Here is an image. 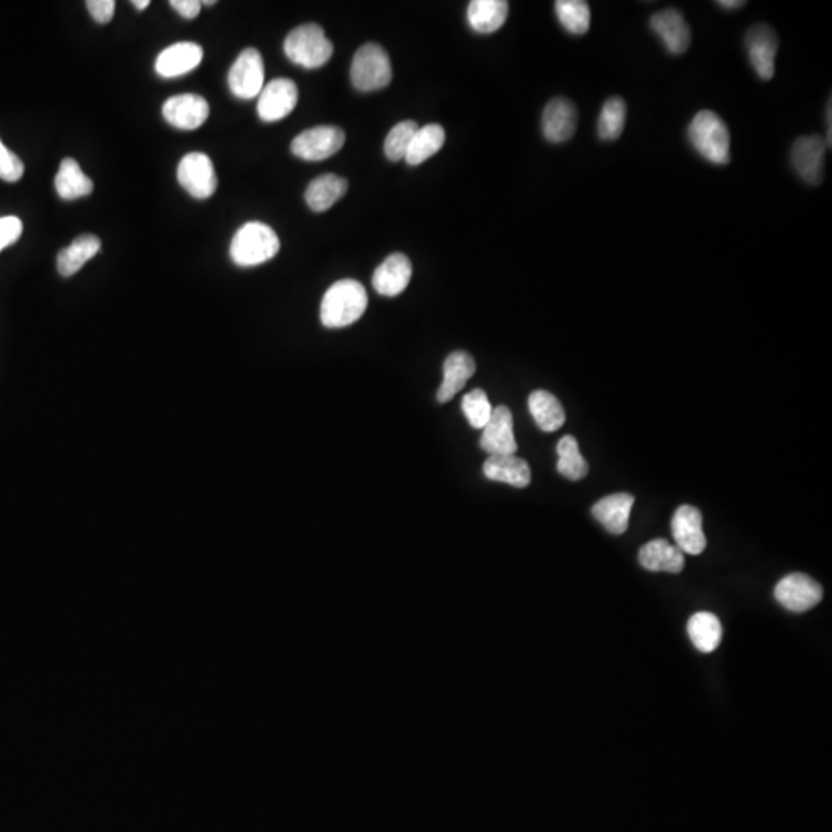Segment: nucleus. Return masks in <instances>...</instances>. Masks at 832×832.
I'll return each instance as SVG.
<instances>
[{
    "label": "nucleus",
    "mask_w": 832,
    "mask_h": 832,
    "mask_svg": "<svg viewBox=\"0 0 832 832\" xmlns=\"http://www.w3.org/2000/svg\"><path fill=\"white\" fill-rule=\"evenodd\" d=\"M634 501V497L629 494L609 495V497L601 498L592 507V515L603 524L606 531L614 535H621L628 529Z\"/></svg>",
    "instance_id": "4be33fe9"
},
{
    "label": "nucleus",
    "mask_w": 832,
    "mask_h": 832,
    "mask_svg": "<svg viewBox=\"0 0 832 832\" xmlns=\"http://www.w3.org/2000/svg\"><path fill=\"white\" fill-rule=\"evenodd\" d=\"M281 249L275 230L262 222H247L233 236L230 258L239 267H255L270 261Z\"/></svg>",
    "instance_id": "7ed1b4c3"
},
{
    "label": "nucleus",
    "mask_w": 832,
    "mask_h": 832,
    "mask_svg": "<svg viewBox=\"0 0 832 832\" xmlns=\"http://www.w3.org/2000/svg\"><path fill=\"white\" fill-rule=\"evenodd\" d=\"M412 262L403 253H392L373 273V289L383 296H398L409 286Z\"/></svg>",
    "instance_id": "6ab92c4d"
},
{
    "label": "nucleus",
    "mask_w": 832,
    "mask_h": 832,
    "mask_svg": "<svg viewBox=\"0 0 832 832\" xmlns=\"http://www.w3.org/2000/svg\"><path fill=\"white\" fill-rule=\"evenodd\" d=\"M443 370L444 380L440 390H438L437 398L440 403H447L460 390H463L467 381L474 376L477 366H475L474 358L469 353L453 352L444 361Z\"/></svg>",
    "instance_id": "5701e85b"
},
{
    "label": "nucleus",
    "mask_w": 832,
    "mask_h": 832,
    "mask_svg": "<svg viewBox=\"0 0 832 832\" xmlns=\"http://www.w3.org/2000/svg\"><path fill=\"white\" fill-rule=\"evenodd\" d=\"M101 250V239L94 235H82L74 239L67 249L62 250L58 256V270L62 276L68 278L78 273L85 262L93 259Z\"/></svg>",
    "instance_id": "bb28decb"
},
{
    "label": "nucleus",
    "mask_w": 832,
    "mask_h": 832,
    "mask_svg": "<svg viewBox=\"0 0 832 832\" xmlns=\"http://www.w3.org/2000/svg\"><path fill=\"white\" fill-rule=\"evenodd\" d=\"M555 13L567 33L581 36L591 28V8L583 0H558L555 2Z\"/></svg>",
    "instance_id": "2f4dec72"
},
{
    "label": "nucleus",
    "mask_w": 832,
    "mask_h": 832,
    "mask_svg": "<svg viewBox=\"0 0 832 832\" xmlns=\"http://www.w3.org/2000/svg\"><path fill=\"white\" fill-rule=\"evenodd\" d=\"M284 53L293 64L315 70L332 59L333 44L319 25L306 24L290 31L284 42Z\"/></svg>",
    "instance_id": "20e7f679"
},
{
    "label": "nucleus",
    "mask_w": 832,
    "mask_h": 832,
    "mask_svg": "<svg viewBox=\"0 0 832 832\" xmlns=\"http://www.w3.org/2000/svg\"><path fill=\"white\" fill-rule=\"evenodd\" d=\"M170 5L185 19H195L202 7L199 0H172Z\"/></svg>",
    "instance_id": "58836bf2"
},
{
    "label": "nucleus",
    "mask_w": 832,
    "mask_h": 832,
    "mask_svg": "<svg viewBox=\"0 0 832 832\" xmlns=\"http://www.w3.org/2000/svg\"><path fill=\"white\" fill-rule=\"evenodd\" d=\"M346 142V133L332 125H319L299 133L292 141L293 155L304 161L316 162L332 158Z\"/></svg>",
    "instance_id": "423d86ee"
},
{
    "label": "nucleus",
    "mask_w": 832,
    "mask_h": 832,
    "mask_svg": "<svg viewBox=\"0 0 832 832\" xmlns=\"http://www.w3.org/2000/svg\"><path fill=\"white\" fill-rule=\"evenodd\" d=\"M509 4L506 0H472L467 8L470 28L480 34H492L506 24Z\"/></svg>",
    "instance_id": "b1692460"
},
{
    "label": "nucleus",
    "mask_w": 832,
    "mask_h": 832,
    "mask_svg": "<svg viewBox=\"0 0 832 832\" xmlns=\"http://www.w3.org/2000/svg\"><path fill=\"white\" fill-rule=\"evenodd\" d=\"M558 464L557 469L567 480H583L589 472L588 461L581 455L577 440L571 435L563 437L557 446Z\"/></svg>",
    "instance_id": "473e14b6"
},
{
    "label": "nucleus",
    "mask_w": 832,
    "mask_h": 832,
    "mask_svg": "<svg viewBox=\"0 0 832 832\" xmlns=\"http://www.w3.org/2000/svg\"><path fill=\"white\" fill-rule=\"evenodd\" d=\"M688 138L694 150L714 165L731 161V135L728 125L714 111L703 110L692 119Z\"/></svg>",
    "instance_id": "f03ea898"
},
{
    "label": "nucleus",
    "mask_w": 832,
    "mask_h": 832,
    "mask_svg": "<svg viewBox=\"0 0 832 832\" xmlns=\"http://www.w3.org/2000/svg\"><path fill=\"white\" fill-rule=\"evenodd\" d=\"M392 76V62L381 45L366 44L356 51L350 67V79L356 90L363 93L383 90L392 82Z\"/></svg>",
    "instance_id": "39448f33"
},
{
    "label": "nucleus",
    "mask_w": 832,
    "mask_h": 832,
    "mask_svg": "<svg viewBox=\"0 0 832 832\" xmlns=\"http://www.w3.org/2000/svg\"><path fill=\"white\" fill-rule=\"evenodd\" d=\"M178 181L188 195L196 199H207L218 188V176L212 159L204 153H188L178 165Z\"/></svg>",
    "instance_id": "0eeeda50"
},
{
    "label": "nucleus",
    "mask_w": 832,
    "mask_h": 832,
    "mask_svg": "<svg viewBox=\"0 0 832 832\" xmlns=\"http://www.w3.org/2000/svg\"><path fill=\"white\" fill-rule=\"evenodd\" d=\"M484 475L492 481L524 489L532 480L531 467L517 455H494L483 466Z\"/></svg>",
    "instance_id": "aec40b11"
},
{
    "label": "nucleus",
    "mask_w": 832,
    "mask_h": 832,
    "mask_svg": "<svg viewBox=\"0 0 832 832\" xmlns=\"http://www.w3.org/2000/svg\"><path fill=\"white\" fill-rule=\"evenodd\" d=\"M688 635L698 651L711 654L722 641V623L711 612H697L689 618Z\"/></svg>",
    "instance_id": "c85d7f7f"
},
{
    "label": "nucleus",
    "mask_w": 832,
    "mask_h": 832,
    "mask_svg": "<svg viewBox=\"0 0 832 832\" xmlns=\"http://www.w3.org/2000/svg\"><path fill=\"white\" fill-rule=\"evenodd\" d=\"M418 124L415 121H403L396 124L392 130L389 131L386 141H384V153H386L389 161H401L406 158L407 150H409L410 142L413 136L418 131Z\"/></svg>",
    "instance_id": "72a5a7b5"
},
{
    "label": "nucleus",
    "mask_w": 832,
    "mask_h": 832,
    "mask_svg": "<svg viewBox=\"0 0 832 832\" xmlns=\"http://www.w3.org/2000/svg\"><path fill=\"white\" fill-rule=\"evenodd\" d=\"M369 304V296L361 282L343 279L327 290L321 302V323L327 329H343L356 323Z\"/></svg>",
    "instance_id": "f257e3e1"
},
{
    "label": "nucleus",
    "mask_w": 832,
    "mask_h": 832,
    "mask_svg": "<svg viewBox=\"0 0 832 832\" xmlns=\"http://www.w3.org/2000/svg\"><path fill=\"white\" fill-rule=\"evenodd\" d=\"M672 535L683 554H702L706 549V537L700 510L694 506L678 507L672 518Z\"/></svg>",
    "instance_id": "f3484780"
},
{
    "label": "nucleus",
    "mask_w": 832,
    "mask_h": 832,
    "mask_svg": "<svg viewBox=\"0 0 832 832\" xmlns=\"http://www.w3.org/2000/svg\"><path fill=\"white\" fill-rule=\"evenodd\" d=\"M641 566L652 572H669L678 574L685 567V555L677 546L666 540H652L641 547L638 554Z\"/></svg>",
    "instance_id": "412c9836"
},
{
    "label": "nucleus",
    "mask_w": 832,
    "mask_h": 832,
    "mask_svg": "<svg viewBox=\"0 0 832 832\" xmlns=\"http://www.w3.org/2000/svg\"><path fill=\"white\" fill-rule=\"evenodd\" d=\"M229 87L236 98L253 99L264 88V61L256 48H245L229 71Z\"/></svg>",
    "instance_id": "6e6552de"
},
{
    "label": "nucleus",
    "mask_w": 832,
    "mask_h": 832,
    "mask_svg": "<svg viewBox=\"0 0 832 832\" xmlns=\"http://www.w3.org/2000/svg\"><path fill=\"white\" fill-rule=\"evenodd\" d=\"M54 187H56V192L62 199L74 201V199L91 195L94 184L82 172L81 165L78 162L74 161L73 158H65L61 162L58 175L54 178Z\"/></svg>",
    "instance_id": "a878e982"
},
{
    "label": "nucleus",
    "mask_w": 832,
    "mask_h": 832,
    "mask_svg": "<svg viewBox=\"0 0 832 832\" xmlns=\"http://www.w3.org/2000/svg\"><path fill=\"white\" fill-rule=\"evenodd\" d=\"M87 8L94 21L108 24L115 16L116 4L115 0H88Z\"/></svg>",
    "instance_id": "4c0bfd02"
},
{
    "label": "nucleus",
    "mask_w": 832,
    "mask_h": 832,
    "mask_svg": "<svg viewBox=\"0 0 832 832\" xmlns=\"http://www.w3.org/2000/svg\"><path fill=\"white\" fill-rule=\"evenodd\" d=\"M825 139L819 135L802 136L791 148V164L794 172L809 185H819L825 173Z\"/></svg>",
    "instance_id": "9b49d317"
},
{
    "label": "nucleus",
    "mask_w": 832,
    "mask_h": 832,
    "mask_svg": "<svg viewBox=\"0 0 832 832\" xmlns=\"http://www.w3.org/2000/svg\"><path fill=\"white\" fill-rule=\"evenodd\" d=\"M463 412L466 415L467 421L474 429H484L489 423L490 416H492V406H490L489 398L486 392L481 389L472 390L463 398Z\"/></svg>",
    "instance_id": "f704fd0d"
},
{
    "label": "nucleus",
    "mask_w": 832,
    "mask_h": 832,
    "mask_svg": "<svg viewBox=\"0 0 832 832\" xmlns=\"http://www.w3.org/2000/svg\"><path fill=\"white\" fill-rule=\"evenodd\" d=\"M24 162L16 153L8 150L4 142L0 141V179L7 182H17L24 176Z\"/></svg>",
    "instance_id": "c9c22d12"
},
{
    "label": "nucleus",
    "mask_w": 832,
    "mask_h": 832,
    "mask_svg": "<svg viewBox=\"0 0 832 832\" xmlns=\"http://www.w3.org/2000/svg\"><path fill=\"white\" fill-rule=\"evenodd\" d=\"M131 5H135V7L138 8L139 11H142L145 10V8H147L148 5H150V0H133V2H131Z\"/></svg>",
    "instance_id": "79ce46f5"
},
{
    "label": "nucleus",
    "mask_w": 832,
    "mask_h": 832,
    "mask_svg": "<svg viewBox=\"0 0 832 832\" xmlns=\"http://www.w3.org/2000/svg\"><path fill=\"white\" fill-rule=\"evenodd\" d=\"M298 104V87L290 79H273L264 85L258 101V115L264 122H276L295 110Z\"/></svg>",
    "instance_id": "f8f14e48"
},
{
    "label": "nucleus",
    "mask_w": 832,
    "mask_h": 832,
    "mask_svg": "<svg viewBox=\"0 0 832 832\" xmlns=\"http://www.w3.org/2000/svg\"><path fill=\"white\" fill-rule=\"evenodd\" d=\"M749 62L762 81H771L775 74V58L779 51V37L769 25L757 24L745 36Z\"/></svg>",
    "instance_id": "1a4fd4ad"
},
{
    "label": "nucleus",
    "mask_w": 832,
    "mask_h": 832,
    "mask_svg": "<svg viewBox=\"0 0 832 832\" xmlns=\"http://www.w3.org/2000/svg\"><path fill=\"white\" fill-rule=\"evenodd\" d=\"M162 115L172 127L179 130H196L207 121L210 107L198 94H179L165 101Z\"/></svg>",
    "instance_id": "dca6fc26"
},
{
    "label": "nucleus",
    "mask_w": 832,
    "mask_h": 832,
    "mask_svg": "<svg viewBox=\"0 0 832 832\" xmlns=\"http://www.w3.org/2000/svg\"><path fill=\"white\" fill-rule=\"evenodd\" d=\"M626 115H628V107L623 99L614 96L604 102L600 116H598V138L606 142L620 138L626 125Z\"/></svg>",
    "instance_id": "7c9ffc66"
},
{
    "label": "nucleus",
    "mask_w": 832,
    "mask_h": 832,
    "mask_svg": "<svg viewBox=\"0 0 832 832\" xmlns=\"http://www.w3.org/2000/svg\"><path fill=\"white\" fill-rule=\"evenodd\" d=\"M444 142H446V131L441 125H424L418 128L413 136L404 161L412 167L423 164L427 159L437 155L438 151L444 147Z\"/></svg>",
    "instance_id": "cd10ccee"
},
{
    "label": "nucleus",
    "mask_w": 832,
    "mask_h": 832,
    "mask_svg": "<svg viewBox=\"0 0 832 832\" xmlns=\"http://www.w3.org/2000/svg\"><path fill=\"white\" fill-rule=\"evenodd\" d=\"M718 7L723 8V10H739V8L745 7L746 2H739V0H718L717 2Z\"/></svg>",
    "instance_id": "ea45409f"
},
{
    "label": "nucleus",
    "mask_w": 832,
    "mask_h": 832,
    "mask_svg": "<svg viewBox=\"0 0 832 832\" xmlns=\"http://www.w3.org/2000/svg\"><path fill=\"white\" fill-rule=\"evenodd\" d=\"M826 121H828V138H826V145L828 148L831 147V99L828 101V107H826Z\"/></svg>",
    "instance_id": "a19ab883"
},
{
    "label": "nucleus",
    "mask_w": 832,
    "mask_h": 832,
    "mask_svg": "<svg viewBox=\"0 0 832 832\" xmlns=\"http://www.w3.org/2000/svg\"><path fill=\"white\" fill-rule=\"evenodd\" d=\"M775 598L783 608L791 612H806L822 601L823 589L816 580L806 574L786 575L775 586Z\"/></svg>",
    "instance_id": "9d476101"
},
{
    "label": "nucleus",
    "mask_w": 832,
    "mask_h": 832,
    "mask_svg": "<svg viewBox=\"0 0 832 832\" xmlns=\"http://www.w3.org/2000/svg\"><path fill=\"white\" fill-rule=\"evenodd\" d=\"M481 449L494 455H515L518 450L514 435V418L506 406L495 407L489 423L484 426L480 440Z\"/></svg>",
    "instance_id": "ddd939ff"
},
{
    "label": "nucleus",
    "mask_w": 832,
    "mask_h": 832,
    "mask_svg": "<svg viewBox=\"0 0 832 832\" xmlns=\"http://www.w3.org/2000/svg\"><path fill=\"white\" fill-rule=\"evenodd\" d=\"M577 124V107L569 99H552L544 108L541 131L546 141L552 144H563L572 139L577 131Z\"/></svg>",
    "instance_id": "4468645a"
},
{
    "label": "nucleus",
    "mask_w": 832,
    "mask_h": 832,
    "mask_svg": "<svg viewBox=\"0 0 832 832\" xmlns=\"http://www.w3.org/2000/svg\"><path fill=\"white\" fill-rule=\"evenodd\" d=\"M529 410L543 432H555L563 427L566 413L560 401L546 390H535L529 396Z\"/></svg>",
    "instance_id": "c756f323"
},
{
    "label": "nucleus",
    "mask_w": 832,
    "mask_h": 832,
    "mask_svg": "<svg viewBox=\"0 0 832 832\" xmlns=\"http://www.w3.org/2000/svg\"><path fill=\"white\" fill-rule=\"evenodd\" d=\"M651 28L674 56L686 53L691 47V27L677 8H666L655 13L651 17Z\"/></svg>",
    "instance_id": "2eb2a0df"
},
{
    "label": "nucleus",
    "mask_w": 832,
    "mask_h": 832,
    "mask_svg": "<svg viewBox=\"0 0 832 832\" xmlns=\"http://www.w3.org/2000/svg\"><path fill=\"white\" fill-rule=\"evenodd\" d=\"M349 182L336 175H323L313 179L306 190V202L310 210L323 213L346 195Z\"/></svg>",
    "instance_id": "393cba45"
},
{
    "label": "nucleus",
    "mask_w": 832,
    "mask_h": 832,
    "mask_svg": "<svg viewBox=\"0 0 832 832\" xmlns=\"http://www.w3.org/2000/svg\"><path fill=\"white\" fill-rule=\"evenodd\" d=\"M22 230H24V225L16 216L0 218V252L21 238Z\"/></svg>",
    "instance_id": "e433bc0d"
},
{
    "label": "nucleus",
    "mask_w": 832,
    "mask_h": 832,
    "mask_svg": "<svg viewBox=\"0 0 832 832\" xmlns=\"http://www.w3.org/2000/svg\"><path fill=\"white\" fill-rule=\"evenodd\" d=\"M204 58V50L193 42H178L165 48L156 59L155 70L161 78L184 76L195 70Z\"/></svg>",
    "instance_id": "a211bd4d"
},
{
    "label": "nucleus",
    "mask_w": 832,
    "mask_h": 832,
    "mask_svg": "<svg viewBox=\"0 0 832 832\" xmlns=\"http://www.w3.org/2000/svg\"><path fill=\"white\" fill-rule=\"evenodd\" d=\"M201 4L202 5H215L216 2H215V0H204V2H201Z\"/></svg>",
    "instance_id": "37998d69"
}]
</instances>
